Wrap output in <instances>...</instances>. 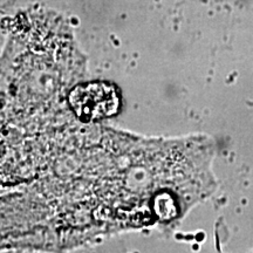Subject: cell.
<instances>
[{
    "label": "cell",
    "instance_id": "1",
    "mask_svg": "<svg viewBox=\"0 0 253 253\" xmlns=\"http://www.w3.org/2000/svg\"><path fill=\"white\" fill-rule=\"evenodd\" d=\"M69 104L82 121L94 122L116 115L121 101L114 84L91 82L75 87L69 94Z\"/></svg>",
    "mask_w": 253,
    "mask_h": 253
}]
</instances>
